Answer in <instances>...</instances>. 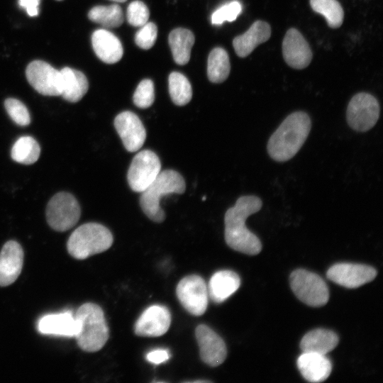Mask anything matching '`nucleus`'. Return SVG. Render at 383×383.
<instances>
[{
    "instance_id": "obj_1",
    "label": "nucleus",
    "mask_w": 383,
    "mask_h": 383,
    "mask_svg": "<svg viewBox=\"0 0 383 383\" xmlns=\"http://www.w3.org/2000/svg\"><path fill=\"white\" fill-rule=\"evenodd\" d=\"M262 201L255 195L243 196L229 208L224 216L225 240L227 245L238 252L255 255L262 250V243L256 235L245 226L248 217L260 210Z\"/></svg>"
},
{
    "instance_id": "obj_2",
    "label": "nucleus",
    "mask_w": 383,
    "mask_h": 383,
    "mask_svg": "<svg viewBox=\"0 0 383 383\" xmlns=\"http://www.w3.org/2000/svg\"><path fill=\"white\" fill-rule=\"evenodd\" d=\"M311 127V118L306 112L295 111L287 116L268 140L270 157L277 162L292 159L304 145Z\"/></svg>"
},
{
    "instance_id": "obj_3",
    "label": "nucleus",
    "mask_w": 383,
    "mask_h": 383,
    "mask_svg": "<svg viewBox=\"0 0 383 383\" xmlns=\"http://www.w3.org/2000/svg\"><path fill=\"white\" fill-rule=\"evenodd\" d=\"M78 331L74 337L82 350L94 353L107 342L109 330L102 309L94 303L80 306L75 313Z\"/></svg>"
},
{
    "instance_id": "obj_4",
    "label": "nucleus",
    "mask_w": 383,
    "mask_h": 383,
    "mask_svg": "<svg viewBox=\"0 0 383 383\" xmlns=\"http://www.w3.org/2000/svg\"><path fill=\"white\" fill-rule=\"evenodd\" d=\"M186 188L182 176L175 170L160 171L155 180L143 191L140 198L143 211L152 221L160 223L165 214L160 202L161 199L170 194H182Z\"/></svg>"
},
{
    "instance_id": "obj_5",
    "label": "nucleus",
    "mask_w": 383,
    "mask_h": 383,
    "mask_svg": "<svg viewBox=\"0 0 383 383\" xmlns=\"http://www.w3.org/2000/svg\"><path fill=\"white\" fill-rule=\"evenodd\" d=\"M113 241L111 231L97 223H87L77 228L70 235L67 248L75 259L84 260L108 250Z\"/></svg>"
},
{
    "instance_id": "obj_6",
    "label": "nucleus",
    "mask_w": 383,
    "mask_h": 383,
    "mask_svg": "<svg viewBox=\"0 0 383 383\" xmlns=\"http://www.w3.org/2000/svg\"><path fill=\"white\" fill-rule=\"evenodd\" d=\"M289 282L296 296L310 306L320 307L328 301L329 292L326 284L313 272L303 269L296 270L291 274Z\"/></svg>"
},
{
    "instance_id": "obj_7",
    "label": "nucleus",
    "mask_w": 383,
    "mask_h": 383,
    "mask_svg": "<svg viewBox=\"0 0 383 383\" xmlns=\"http://www.w3.org/2000/svg\"><path fill=\"white\" fill-rule=\"evenodd\" d=\"M80 215L81 209L77 200L67 192L56 194L47 205V222L57 231L63 232L74 226Z\"/></svg>"
},
{
    "instance_id": "obj_8",
    "label": "nucleus",
    "mask_w": 383,
    "mask_h": 383,
    "mask_svg": "<svg viewBox=\"0 0 383 383\" xmlns=\"http://www.w3.org/2000/svg\"><path fill=\"white\" fill-rule=\"evenodd\" d=\"M379 113V102L373 95L366 92L357 93L348 105L347 122L352 129L365 132L377 123Z\"/></svg>"
},
{
    "instance_id": "obj_9",
    "label": "nucleus",
    "mask_w": 383,
    "mask_h": 383,
    "mask_svg": "<svg viewBox=\"0 0 383 383\" xmlns=\"http://www.w3.org/2000/svg\"><path fill=\"white\" fill-rule=\"evenodd\" d=\"M161 171V163L152 151L144 150L133 159L129 167L127 179L131 189L136 192H143Z\"/></svg>"
},
{
    "instance_id": "obj_10",
    "label": "nucleus",
    "mask_w": 383,
    "mask_h": 383,
    "mask_svg": "<svg viewBox=\"0 0 383 383\" xmlns=\"http://www.w3.org/2000/svg\"><path fill=\"white\" fill-rule=\"evenodd\" d=\"M177 296L182 306L194 316L203 315L208 306V288L204 279L192 274L182 278L176 289Z\"/></svg>"
},
{
    "instance_id": "obj_11",
    "label": "nucleus",
    "mask_w": 383,
    "mask_h": 383,
    "mask_svg": "<svg viewBox=\"0 0 383 383\" xmlns=\"http://www.w3.org/2000/svg\"><path fill=\"white\" fill-rule=\"evenodd\" d=\"M26 75L29 84L39 94L45 96L60 95V70L55 69L48 62L42 60L32 61L26 67Z\"/></svg>"
},
{
    "instance_id": "obj_12",
    "label": "nucleus",
    "mask_w": 383,
    "mask_h": 383,
    "mask_svg": "<svg viewBox=\"0 0 383 383\" xmlns=\"http://www.w3.org/2000/svg\"><path fill=\"white\" fill-rule=\"evenodd\" d=\"M327 277L332 282L346 288H357L372 281L377 271L372 267L354 263H338L327 271Z\"/></svg>"
},
{
    "instance_id": "obj_13",
    "label": "nucleus",
    "mask_w": 383,
    "mask_h": 383,
    "mask_svg": "<svg viewBox=\"0 0 383 383\" xmlns=\"http://www.w3.org/2000/svg\"><path fill=\"white\" fill-rule=\"evenodd\" d=\"M195 335L204 362L211 367H216L224 362L227 348L221 336L205 324L196 327Z\"/></svg>"
},
{
    "instance_id": "obj_14",
    "label": "nucleus",
    "mask_w": 383,
    "mask_h": 383,
    "mask_svg": "<svg viewBox=\"0 0 383 383\" xmlns=\"http://www.w3.org/2000/svg\"><path fill=\"white\" fill-rule=\"evenodd\" d=\"M171 323L169 309L162 305L147 308L135 323L134 332L142 337H159L164 335Z\"/></svg>"
},
{
    "instance_id": "obj_15",
    "label": "nucleus",
    "mask_w": 383,
    "mask_h": 383,
    "mask_svg": "<svg viewBox=\"0 0 383 383\" xmlns=\"http://www.w3.org/2000/svg\"><path fill=\"white\" fill-rule=\"evenodd\" d=\"M114 126L128 151L135 152L143 146L146 131L136 114L129 111L120 113L114 119Z\"/></svg>"
},
{
    "instance_id": "obj_16",
    "label": "nucleus",
    "mask_w": 383,
    "mask_h": 383,
    "mask_svg": "<svg viewBox=\"0 0 383 383\" xmlns=\"http://www.w3.org/2000/svg\"><path fill=\"white\" fill-rule=\"evenodd\" d=\"M282 53L287 64L298 70L306 67L313 56L307 41L295 28L287 31L282 42Z\"/></svg>"
},
{
    "instance_id": "obj_17",
    "label": "nucleus",
    "mask_w": 383,
    "mask_h": 383,
    "mask_svg": "<svg viewBox=\"0 0 383 383\" xmlns=\"http://www.w3.org/2000/svg\"><path fill=\"white\" fill-rule=\"evenodd\" d=\"M23 250L15 240L7 241L0 252V286L13 283L21 272L23 264Z\"/></svg>"
},
{
    "instance_id": "obj_18",
    "label": "nucleus",
    "mask_w": 383,
    "mask_h": 383,
    "mask_svg": "<svg viewBox=\"0 0 383 383\" xmlns=\"http://www.w3.org/2000/svg\"><path fill=\"white\" fill-rule=\"evenodd\" d=\"M37 329L44 335L75 337L78 331V323L75 315L68 310L42 316L38 321Z\"/></svg>"
},
{
    "instance_id": "obj_19",
    "label": "nucleus",
    "mask_w": 383,
    "mask_h": 383,
    "mask_svg": "<svg viewBox=\"0 0 383 383\" xmlns=\"http://www.w3.org/2000/svg\"><path fill=\"white\" fill-rule=\"evenodd\" d=\"M297 367L302 377L310 382H321L330 375L332 365L326 355L302 352Z\"/></svg>"
},
{
    "instance_id": "obj_20",
    "label": "nucleus",
    "mask_w": 383,
    "mask_h": 383,
    "mask_svg": "<svg viewBox=\"0 0 383 383\" xmlns=\"http://www.w3.org/2000/svg\"><path fill=\"white\" fill-rule=\"evenodd\" d=\"M91 44L96 56L105 63H116L123 57V50L120 40L107 30L94 31Z\"/></svg>"
},
{
    "instance_id": "obj_21",
    "label": "nucleus",
    "mask_w": 383,
    "mask_h": 383,
    "mask_svg": "<svg viewBox=\"0 0 383 383\" xmlns=\"http://www.w3.org/2000/svg\"><path fill=\"white\" fill-rule=\"evenodd\" d=\"M270 35V26L267 22L256 21L246 32L233 39L235 52L240 57H247L257 45L268 40Z\"/></svg>"
},
{
    "instance_id": "obj_22",
    "label": "nucleus",
    "mask_w": 383,
    "mask_h": 383,
    "mask_svg": "<svg viewBox=\"0 0 383 383\" xmlns=\"http://www.w3.org/2000/svg\"><path fill=\"white\" fill-rule=\"evenodd\" d=\"M240 285V279L231 270H220L214 273L209 282L208 294L215 303L220 304L235 293Z\"/></svg>"
},
{
    "instance_id": "obj_23",
    "label": "nucleus",
    "mask_w": 383,
    "mask_h": 383,
    "mask_svg": "<svg viewBox=\"0 0 383 383\" xmlns=\"http://www.w3.org/2000/svg\"><path fill=\"white\" fill-rule=\"evenodd\" d=\"M62 87L60 96L69 102L79 101L87 92L88 80L82 72L71 67L60 70Z\"/></svg>"
},
{
    "instance_id": "obj_24",
    "label": "nucleus",
    "mask_w": 383,
    "mask_h": 383,
    "mask_svg": "<svg viewBox=\"0 0 383 383\" xmlns=\"http://www.w3.org/2000/svg\"><path fill=\"white\" fill-rule=\"evenodd\" d=\"M338 343V336L333 331L317 328L307 333L300 342L302 352L326 355Z\"/></svg>"
},
{
    "instance_id": "obj_25",
    "label": "nucleus",
    "mask_w": 383,
    "mask_h": 383,
    "mask_svg": "<svg viewBox=\"0 0 383 383\" xmlns=\"http://www.w3.org/2000/svg\"><path fill=\"white\" fill-rule=\"evenodd\" d=\"M168 41L174 62L180 65H186L195 41L193 33L183 28H175L170 32Z\"/></svg>"
},
{
    "instance_id": "obj_26",
    "label": "nucleus",
    "mask_w": 383,
    "mask_h": 383,
    "mask_svg": "<svg viewBox=\"0 0 383 383\" xmlns=\"http://www.w3.org/2000/svg\"><path fill=\"white\" fill-rule=\"evenodd\" d=\"M231 70L228 52L222 48H215L209 53L207 62V75L213 83L225 81Z\"/></svg>"
},
{
    "instance_id": "obj_27",
    "label": "nucleus",
    "mask_w": 383,
    "mask_h": 383,
    "mask_svg": "<svg viewBox=\"0 0 383 383\" xmlns=\"http://www.w3.org/2000/svg\"><path fill=\"white\" fill-rule=\"evenodd\" d=\"M40 154L39 144L30 136L20 137L13 144L11 151L12 159L23 165L33 164L38 160Z\"/></svg>"
},
{
    "instance_id": "obj_28",
    "label": "nucleus",
    "mask_w": 383,
    "mask_h": 383,
    "mask_svg": "<svg viewBox=\"0 0 383 383\" xmlns=\"http://www.w3.org/2000/svg\"><path fill=\"white\" fill-rule=\"evenodd\" d=\"M89 18L106 28L119 27L123 22V13L118 4L96 6L88 13Z\"/></svg>"
},
{
    "instance_id": "obj_29",
    "label": "nucleus",
    "mask_w": 383,
    "mask_h": 383,
    "mask_svg": "<svg viewBox=\"0 0 383 383\" xmlns=\"http://www.w3.org/2000/svg\"><path fill=\"white\" fill-rule=\"evenodd\" d=\"M169 92L172 101L177 106L188 104L192 97V86L182 73L172 72L169 76Z\"/></svg>"
},
{
    "instance_id": "obj_30",
    "label": "nucleus",
    "mask_w": 383,
    "mask_h": 383,
    "mask_svg": "<svg viewBox=\"0 0 383 383\" xmlns=\"http://www.w3.org/2000/svg\"><path fill=\"white\" fill-rule=\"evenodd\" d=\"M312 9L323 15L330 28H338L343 21L344 11L337 0H310Z\"/></svg>"
},
{
    "instance_id": "obj_31",
    "label": "nucleus",
    "mask_w": 383,
    "mask_h": 383,
    "mask_svg": "<svg viewBox=\"0 0 383 383\" xmlns=\"http://www.w3.org/2000/svg\"><path fill=\"white\" fill-rule=\"evenodd\" d=\"M4 107L10 118L18 126H26L30 123V116L26 105L17 99L9 98Z\"/></svg>"
},
{
    "instance_id": "obj_32",
    "label": "nucleus",
    "mask_w": 383,
    "mask_h": 383,
    "mask_svg": "<svg viewBox=\"0 0 383 383\" xmlns=\"http://www.w3.org/2000/svg\"><path fill=\"white\" fill-rule=\"evenodd\" d=\"M155 100L154 84L152 80L145 79L138 85L134 94L133 102L139 108L150 107Z\"/></svg>"
},
{
    "instance_id": "obj_33",
    "label": "nucleus",
    "mask_w": 383,
    "mask_h": 383,
    "mask_svg": "<svg viewBox=\"0 0 383 383\" xmlns=\"http://www.w3.org/2000/svg\"><path fill=\"white\" fill-rule=\"evenodd\" d=\"M242 11V5L238 1H232L217 9L211 15V23L221 25L224 21L232 22Z\"/></svg>"
},
{
    "instance_id": "obj_34",
    "label": "nucleus",
    "mask_w": 383,
    "mask_h": 383,
    "mask_svg": "<svg viewBox=\"0 0 383 383\" xmlns=\"http://www.w3.org/2000/svg\"><path fill=\"white\" fill-rule=\"evenodd\" d=\"M149 16V9L141 1H133L127 7V21L133 26H143L148 22Z\"/></svg>"
},
{
    "instance_id": "obj_35",
    "label": "nucleus",
    "mask_w": 383,
    "mask_h": 383,
    "mask_svg": "<svg viewBox=\"0 0 383 383\" xmlns=\"http://www.w3.org/2000/svg\"><path fill=\"white\" fill-rule=\"evenodd\" d=\"M157 35V26L154 23L147 22L135 33V42L140 48L148 50L154 45Z\"/></svg>"
},
{
    "instance_id": "obj_36",
    "label": "nucleus",
    "mask_w": 383,
    "mask_h": 383,
    "mask_svg": "<svg viewBox=\"0 0 383 383\" xmlns=\"http://www.w3.org/2000/svg\"><path fill=\"white\" fill-rule=\"evenodd\" d=\"M170 354L167 350L156 349L146 355V360L155 365L163 363L169 360Z\"/></svg>"
},
{
    "instance_id": "obj_37",
    "label": "nucleus",
    "mask_w": 383,
    "mask_h": 383,
    "mask_svg": "<svg viewBox=\"0 0 383 383\" xmlns=\"http://www.w3.org/2000/svg\"><path fill=\"white\" fill-rule=\"evenodd\" d=\"M18 4L28 16L33 17L38 15L40 0H18Z\"/></svg>"
},
{
    "instance_id": "obj_38",
    "label": "nucleus",
    "mask_w": 383,
    "mask_h": 383,
    "mask_svg": "<svg viewBox=\"0 0 383 383\" xmlns=\"http://www.w3.org/2000/svg\"><path fill=\"white\" fill-rule=\"evenodd\" d=\"M189 382H194V383L201 382V383H202V382H210V381H209V380H205V379H204V380H203V379H199V380H194V381H192V382L189 381Z\"/></svg>"
},
{
    "instance_id": "obj_39",
    "label": "nucleus",
    "mask_w": 383,
    "mask_h": 383,
    "mask_svg": "<svg viewBox=\"0 0 383 383\" xmlns=\"http://www.w3.org/2000/svg\"><path fill=\"white\" fill-rule=\"evenodd\" d=\"M110 1L118 2V3H123V2L126 1L127 0H110Z\"/></svg>"
},
{
    "instance_id": "obj_40",
    "label": "nucleus",
    "mask_w": 383,
    "mask_h": 383,
    "mask_svg": "<svg viewBox=\"0 0 383 383\" xmlns=\"http://www.w3.org/2000/svg\"><path fill=\"white\" fill-rule=\"evenodd\" d=\"M57 1H62V0H57Z\"/></svg>"
}]
</instances>
